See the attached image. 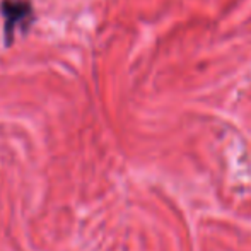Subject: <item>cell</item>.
<instances>
[{
  "instance_id": "1",
  "label": "cell",
  "mask_w": 251,
  "mask_h": 251,
  "mask_svg": "<svg viewBox=\"0 0 251 251\" xmlns=\"http://www.w3.org/2000/svg\"><path fill=\"white\" fill-rule=\"evenodd\" d=\"M0 12L3 16V34H5V45H12L16 38V31L26 33L31 27L34 19V9L31 0H2Z\"/></svg>"
}]
</instances>
